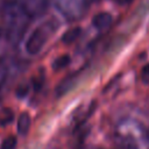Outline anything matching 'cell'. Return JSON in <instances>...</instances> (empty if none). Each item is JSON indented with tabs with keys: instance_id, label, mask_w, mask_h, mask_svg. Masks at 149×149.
<instances>
[{
	"instance_id": "obj_15",
	"label": "cell",
	"mask_w": 149,
	"mask_h": 149,
	"mask_svg": "<svg viewBox=\"0 0 149 149\" xmlns=\"http://www.w3.org/2000/svg\"><path fill=\"white\" fill-rule=\"evenodd\" d=\"M47 149H61V148H59L58 146H56V144H50Z\"/></svg>"
},
{
	"instance_id": "obj_12",
	"label": "cell",
	"mask_w": 149,
	"mask_h": 149,
	"mask_svg": "<svg viewBox=\"0 0 149 149\" xmlns=\"http://www.w3.org/2000/svg\"><path fill=\"white\" fill-rule=\"evenodd\" d=\"M28 92H29V86L27 84H21V85L17 86V88L15 91V94H16L17 98L22 99L28 94Z\"/></svg>"
},
{
	"instance_id": "obj_6",
	"label": "cell",
	"mask_w": 149,
	"mask_h": 149,
	"mask_svg": "<svg viewBox=\"0 0 149 149\" xmlns=\"http://www.w3.org/2000/svg\"><path fill=\"white\" fill-rule=\"evenodd\" d=\"M112 21H113V17L109 13L99 12L92 17V26L94 28H97L98 30L104 31L107 28H109V26L112 24Z\"/></svg>"
},
{
	"instance_id": "obj_5",
	"label": "cell",
	"mask_w": 149,
	"mask_h": 149,
	"mask_svg": "<svg viewBox=\"0 0 149 149\" xmlns=\"http://www.w3.org/2000/svg\"><path fill=\"white\" fill-rule=\"evenodd\" d=\"M16 2L20 7L23 8V10L30 16H37L43 14L48 8V0H13Z\"/></svg>"
},
{
	"instance_id": "obj_13",
	"label": "cell",
	"mask_w": 149,
	"mask_h": 149,
	"mask_svg": "<svg viewBox=\"0 0 149 149\" xmlns=\"http://www.w3.org/2000/svg\"><path fill=\"white\" fill-rule=\"evenodd\" d=\"M141 78L143 81H149V63L146 64L141 70Z\"/></svg>"
},
{
	"instance_id": "obj_10",
	"label": "cell",
	"mask_w": 149,
	"mask_h": 149,
	"mask_svg": "<svg viewBox=\"0 0 149 149\" xmlns=\"http://www.w3.org/2000/svg\"><path fill=\"white\" fill-rule=\"evenodd\" d=\"M16 143H17L16 137L13 135H9L2 141L0 149H16Z\"/></svg>"
},
{
	"instance_id": "obj_14",
	"label": "cell",
	"mask_w": 149,
	"mask_h": 149,
	"mask_svg": "<svg viewBox=\"0 0 149 149\" xmlns=\"http://www.w3.org/2000/svg\"><path fill=\"white\" fill-rule=\"evenodd\" d=\"M5 77H6V70H5V66L2 65V63L0 61V85L3 83Z\"/></svg>"
},
{
	"instance_id": "obj_9",
	"label": "cell",
	"mask_w": 149,
	"mask_h": 149,
	"mask_svg": "<svg viewBox=\"0 0 149 149\" xmlns=\"http://www.w3.org/2000/svg\"><path fill=\"white\" fill-rule=\"evenodd\" d=\"M70 62H71V58H70L69 55H61L59 57H57L52 62V65L51 66H52V69L55 71H59V70L66 68L70 64Z\"/></svg>"
},
{
	"instance_id": "obj_7",
	"label": "cell",
	"mask_w": 149,
	"mask_h": 149,
	"mask_svg": "<svg viewBox=\"0 0 149 149\" xmlns=\"http://www.w3.org/2000/svg\"><path fill=\"white\" fill-rule=\"evenodd\" d=\"M30 125H31L30 115L27 112L21 113L19 119H17V133L22 136L27 135L29 129H30Z\"/></svg>"
},
{
	"instance_id": "obj_2",
	"label": "cell",
	"mask_w": 149,
	"mask_h": 149,
	"mask_svg": "<svg viewBox=\"0 0 149 149\" xmlns=\"http://www.w3.org/2000/svg\"><path fill=\"white\" fill-rule=\"evenodd\" d=\"M1 14V30L5 31L6 38L12 44H17L23 37L31 17L13 0L3 5Z\"/></svg>"
},
{
	"instance_id": "obj_4",
	"label": "cell",
	"mask_w": 149,
	"mask_h": 149,
	"mask_svg": "<svg viewBox=\"0 0 149 149\" xmlns=\"http://www.w3.org/2000/svg\"><path fill=\"white\" fill-rule=\"evenodd\" d=\"M94 0H54L59 13L70 21L79 20L90 8Z\"/></svg>"
},
{
	"instance_id": "obj_3",
	"label": "cell",
	"mask_w": 149,
	"mask_h": 149,
	"mask_svg": "<svg viewBox=\"0 0 149 149\" xmlns=\"http://www.w3.org/2000/svg\"><path fill=\"white\" fill-rule=\"evenodd\" d=\"M56 23L57 22L54 21H47L33 30V33L29 35L24 44L26 51L29 55H37L43 49V47L45 45L52 33L56 30L57 28Z\"/></svg>"
},
{
	"instance_id": "obj_16",
	"label": "cell",
	"mask_w": 149,
	"mask_h": 149,
	"mask_svg": "<svg viewBox=\"0 0 149 149\" xmlns=\"http://www.w3.org/2000/svg\"><path fill=\"white\" fill-rule=\"evenodd\" d=\"M0 34H1V24H0Z\"/></svg>"
},
{
	"instance_id": "obj_1",
	"label": "cell",
	"mask_w": 149,
	"mask_h": 149,
	"mask_svg": "<svg viewBox=\"0 0 149 149\" xmlns=\"http://www.w3.org/2000/svg\"><path fill=\"white\" fill-rule=\"evenodd\" d=\"M114 139L120 149H149V129L134 118L126 116L118 121Z\"/></svg>"
},
{
	"instance_id": "obj_8",
	"label": "cell",
	"mask_w": 149,
	"mask_h": 149,
	"mask_svg": "<svg viewBox=\"0 0 149 149\" xmlns=\"http://www.w3.org/2000/svg\"><path fill=\"white\" fill-rule=\"evenodd\" d=\"M81 34V28L80 27H73L71 29H69L66 33L63 34L62 36V42L63 43H66V44H70L72 42H74Z\"/></svg>"
},
{
	"instance_id": "obj_11",
	"label": "cell",
	"mask_w": 149,
	"mask_h": 149,
	"mask_svg": "<svg viewBox=\"0 0 149 149\" xmlns=\"http://www.w3.org/2000/svg\"><path fill=\"white\" fill-rule=\"evenodd\" d=\"M14 114L9 108H6L1 114H0V126H6L9 122L13 121Z\"/></svg>"
}]
</instances>
